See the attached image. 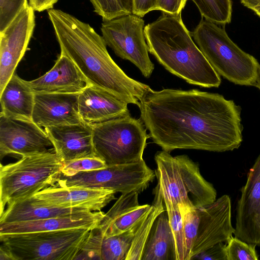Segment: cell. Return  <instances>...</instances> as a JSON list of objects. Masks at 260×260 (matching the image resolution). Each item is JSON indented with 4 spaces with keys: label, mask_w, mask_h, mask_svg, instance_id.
<instances>
[{
    "label": "cell",
    "mask_w": 260,
    "mask_h": 260,
    "mask_svg": "<svg viewBox=\"0 0 260 260\" xmlns=\"http://www.w3.org/2000/svg\"><path fill=\"white\" fill-rule=\"evenodd\" d=\"M138 107L150 137L169 152L232 151L243 141L240 106L218 93L149 87Z\"/></svg>",
    "instance_id": "6da1fadb"
},
{
    "label": "cell",
    "mask_w": 260,
    "mask_h": 260,
    "mask_svg": "<svg viewBox=\"0 0 260 260\" xmlns=\"http://www.w3.org/2000/svg\"><path fill=\"white\" fill-rule=\"evenodd\" d=\"M61 52L76 65L90 85L139 106L150 87L128 76L109 55L102 36L88 23L59 9L47 10Z\"/></svg>",
    "instance_id": "7a4b0ae2"
},
{
    "label": "cell",
    "mask_w": 260,
    "mask_h": 260,
    "mask_svg": "<svg viewBox=\"0 0 260 260\" xmlns=\"http://www.w3.org/2000/svg\"><path fill=\"white\" fill-rule=\"evenodd\" d=\"M149 52L172 74L187 83L206 88L218 87L220 75L193 41L181 13L162 12L144 27Z\"/></svg>",
    "instance_id": "3957f363"
},
{
    "label": "cell",
    "mask_w": 260,
    "mask_h": 260,
    "mask_svg": "<svg viewBox=\"0 0 260 260\" xmlns=\"http://www.w3.org/2000/svg\"><path fill=\"white\" fill-rule=\"evenodd\" d=\"M157 184L155 197L174 205L184 203L199 209L216 200L213 185L201 175L198 165L187 155L172 156L162 150L156 153Z\"/></svg>",
    "instance_id": "277c9868"
},
{
    "label": "cell",
    "mask_w": 260,
    "mask_h": 260,
    "mask_svg": "<svg viewBox=\"0 0 260 260\" xmlns=\"http://www.w3.org/2000/svg\"><path fill=\"white\" fill-rule=\"evenodd\" d=\"M190 34L220 76L235 84L255 86L260 64L254 57L234 43L224 29L202 19Z\"/></svg>",
    "instance_id": "5b68a950"
},
{
    "label": "cell",
    "mask_w": 260,
    "mask_h": 260,
    "mask_svg": "<svg viewBox=\"0 0 260 260\" xmlns=\"http://www.w3.org/2000/svg\"><path fill=\"white\" fill-rule=\"evenodd\" d=\"M63 163L53 148L44 153L24 156L0 167L1 214L7 205L34 196L57 182Z\"/></svg>",
    "instance_id": "8992f818"
},
{
    "label": "cell",
    "mask_w": 260,
    "mask_h": 260,
    "mask_svg": "<svg viewBox=\"0 0 260 260\" xmlns=\"http://www.w3.org/2000/svg\"><path fill=\"white\" fill-rule=\"evenodd\" d=\"M90 229L0 235L12 260H74Z\"/></svg>",
    "instance_id": "52a82bcc"
},
{
    "label": "cell",
    "mask_w": 260,
    "mask_h": 260,
    "mask_svg": "<svg viewBox=\"0 0 260 260\" xmlns=\"http://www.w3.org/2000/svg\"><path fill=\"white\" fill-rule=\"evenodd\" d=\"M91 126L96 156L107 165L143 159L146 140L150 136L141 118L129 114Z\"/></svg>",
    "instance_id": "ba28073f"
},
{
    "label": "cell",
    "mask_w": 260,
    "mask_h": 260,
    "mask_svg": "<svg viewBox=\"0 0 260 260\" xmlns=\"http://www.w3.org/2000/svg\"><path fill=\"white\" fill-rule=\"evenodd\" d=\"M155 176L154 171L143 159L131 163L108 165L104 169L80 172L71 176L61 174L56 183L67 187L109 189L121 194L134 191L140 193L149 186Z\"/></svg>",
    "instance_id": "9c48e42d"
},
{
    "label": "cell",
    "mask_w": 260,
    "mask_h": 260,
    "mask_svg": "<svg viewBox=\"0 0 260 260\" xmlns=\"http://www.w3.org/2000/svg\"><path fill=\"white\" fill-rule=\"evenodd\" d=\"M144 21L133 13L103 21L101 30L107 46L118 57L134 64L146 78L154 68L150 59Z\"/></svg>",
    "instance_id": "30bf717a"
},
{
    "label": "cell",
    "mask_w": 260,
    "mask_h": 260,
    "mask_svg": "<svg viewBox=\"0 0 260 260\" xmlns=\"http://www.w3.org/2000/svg\"><path fill=\"white\" fill-rule=\"evenodd\" d=\"M54 148L49 137L32 120L0 114V157L22 156L47 152Z\"/></svg>",
    "instance_id": "8fae6325"
},
{
    "label": "cell",
    "mask_w": 260,
    "mask_h": 260,
    "mask_svg": "<svg viewBox=\"0 0 260 260\" xmlns=\"http://www.w3.org/2000/svg\"><path fill=\"white\" fill-rule=\"evenodd\" d=\"M35 11L29 3L0 32V92L24 56L35 27Z\"/></svg>",
    "instance_id": "7c38bea8"
},
{
    "label": "cell",
    "mask_w": 260,
    "mask_h": 260,
    "mask_svg": "<svg viewBox=\"0 0 260 260\" xmlns=\"http://www.w3.org/2000/svg\"><path fill=\"white\" fill-rule=\"evenodd\" d=\"M241 191L234 234L247 243L260 246V154Z\"/></svg>",
    "instance_id": "4fadbf2b"
},
{
    "label": "cell",
    "mask_w": 260,
    "mask_h": 260,
    "mask_svg": "<svg viewBox=\"0 0 260 260\" xmlns=\"http://www.w3.org/2000/svg\"><path fill=\"white\" fill-rule=\"evenodd\" d=\"M231 201L224 194L213 203L199 208V224L191 254H196L232 237L235 229L232 224Z\"/></svg>",
    "instance_id": "5bb4252c"
},
{
    "label": "cell",
    "mask_w": 260,
    "mask_h": 260,
    "mask_svg": "<svg viewBox=\"0 0 260 260\" xmlns=\"http://www.w3.org/2000/svg\"><path fill=\"white\" fill-rule=\"evenodd\" d=\"M115 193L109 189L77 186L67 187L55 183L33 196L50 206L84 208L91 211H100L116 199Z\"/></svg>",
    "instance_id": "9a60e30c"
},
{
    "label": "cell",
    "mask_w": 260,
    "mask_h": 260,
    "mask_svg": "<svg viewBox=\"0 0 260 260\" xmlns=\"http://www.w3.org/2000/svg\"><path fill=\"white\" fill-rule=\"evenodd\" d=\"M79 94L35 93L32 120L44 128L83 122L79 114Z\"/></svg>",
    "instance_id": "2e32d148"
},
{
    "label": "cell",
    "mask_w": 260,
    "mask_h": 260,
    "mask_svg": "<svg viewBox=\"0 0 260 260\" xmlns=\"http://www.w3.org/2000/svg\"><path fill=\"white\" fill-rule=\"evenodd\" d=\"M45 131L63 163L97 156L93 142L92 127L88 124L82 122L52 126L45 127Z\"/></svg>",
    "instance_id": "e0dca14e"
},
{
    "label": "cell",
    "mask_w": 260,
    "mask_h": 260,
    "mask_svg": "<svg viewBox=\"0 0 260 260\" xmlns=\"http://www.w3.org/2000/svg\"><path fill=\"white\" fill-rule=\"evenodd\" d=\"M25 82L34 93H79L90 85L75 63L62 52L48 72Z\"/></svg>",
    "instance_id": "ac0fdd59"
},
{
    "label": "cell",
    "mask_w": 260,
    "mask_h": 260,
    "mask_svg": "<svg viewBox=\"0 0 260 260\" xmlns=\"http://www.w3.org/2000/svg\"><path fill=\"white\" fill-rule=\"evenodd\" d=\"M128 103L112 93L89 85L79 94V114L83 122L93 125L129 115Z\"/></svg>",
    "instance_id": "d6986e66"
},
{
    "label": "cell",
    "mask_w": 260,
    "mask_h": 260,
    "mask_svg": "<svg viewBox=\"0 0 260 260\" xmlns=\"http://www.w3.org/2000/svg\"><path fill=\"white\" fill-rule=\"evenodd\" d=\"M140 193L134 191L122 193L112 207L105 214L98 227L103 236L120 234L137 224L151 209V205H140Z\"/></svg>",
    "instance_id": "ffe728a7"
},
{
    "label": "cell",
    "mask_w": 260,
    "mask_h": 260,
    "mask_svg": "<svg viewBox=\"0 0 260 260\" xmlns=\"http://www.w3.org/2000/svg\"><path fill=\"white\" fill-rule=\"evenodd\" d=\"M100 211H89L76 215L17 222L0 223V235L55 231L76 228L92 229L105 216Z\"/></svg>",
    "instance_id": "44dd1931"
},
{
    "label": "cell",
    "mask_w": 260,
    "mask_h": 260,
    "mask_svg": "<svg viewBox=\"0 0 260 260\" xmlns=\"http://www.w3.org/2000/svg\"><path fill=\"white\" fill-rule=\"evenodd\" d=\"M89 211H91L84 208L48 205L32 196L8 204L0 214V223L69 216Z\"/></svg>",
    "instance_id": "7402d4cb"
},
{
    "label": "cell",
    "mask_w": 260,
    "mask_h": 260,
    "mask_svg": "<svg viewBox=\"0 0 260 260\" xmlns=\"http://www.w3.org/2000/svg\"><path fill=\"white\" fill-rule=\"evenodd\" d=\"M34 95L25 80L14 73L0 92V114L32 120Z\"/></svg>",
    "instance_id": "603a6c76"
},
{
    "label": "cell",
    "mask_w": 260,
    "mask_h": 260,
    "mask_svg": "<svg viewBox=\"0 0 260 260\" xmlns=\"http://www.w3.org/2000/svg\"><path fill=\"white\" fill-rule=\"evenodd\" d=\"M142 260H176L174 239L166 210L152 225Z\"/></svg>",
    "instance_id": "cb8c5ba5"
},
{
    "label": "cell",
    "mask_w": 260,
    "mask_h": 260,
    "mask_svg": "<svg viewBox=\"0 0 260 260\" xmlns=\"http://www.w3.org/2000/svg\"><path fill=\"white\" fill-rule=\"evenodd\" d=\"M165 211L163 201L154 197L151 209L138 226L125 260H142L144 249L152 225L158 216Z\"/></svg>",
    "instance_id": "d4e9b609"
},
{
    "label": "cell",
    "mask_w": 260,
    "mask_h": 260,
    "mask_svg": "<svg viewBox=\"0 0 260 260\" xmlns=\"http://www.w3.org/2000/svg\"><path fill=\"white\" fill-rule=\"evenodd\" d=\"M143 218L135 225L120 234L111 237L103 236L101 250V260H125L136 230Z\"/></svg>",
    "instance_id": "484cf974"
},
{
    "label": "cell",
    "mask_w": 260,
    "mask_h": 260,
    "mask_svg": "<svg viewBox=\"0 0 260 260\" xmlns=\"http://www.w3.org/2000/svg\"><path fill=\"white\" fill-rule=\"evenodd\" d=\"M202 16L215 24L229 23L232 18L231 0H191Z\"/></svg>",
    "instance_id": "4316f807"
},
{
    "label": "cell",
    "mask_w": 260,
    "mask_h": 260,
    "mask_svg": "<svg viewBox=\"0 0 260 260\" xmlns=\"http://www.w3.org/2000/svg\"><path fill=\"white\" fill-rule=\"evenodd\" d=\"M182 220L185 240V260H190L198 233L200 216L198 209L189 205L178 204Z\"/></svg>",
    "instance_id": "83f0119b"
},
{
    "label": "cell",
    "mask_w": 260,
    "mask_h": 260,
    "mask_svg": "<svg viewBox=\"0 0 260 260\" xmlns=\"http://www.w3.org/2000/svg\"><path fill=\"white\" fill-rule=\"evenodd\" d=\"M103 21L133 13V0H89Z\"/></svg>",
    "instance_id": "f1b7e54d"
},
{
    "label": "cell",
    "mask_w": 260,
    "mask_h": 260,
    "mask_svg": "<svg viewBox=\"0 0 260 260\" xmlns=\"http://www.w3.org/2000/svg\"><path fill=\"white\" fill-rule=\"evenodd\" d=\"M174 239L176 260H185V240L181 214L178 205L164 204Z\"/></svg>",
    "instance_id": "f546056e"
},
{
    "label": "cell",
    "mask_w": 260,
    "mask_h": 260,
    "mask_svg": "<svg viewBox=\"0 0 260 260\" xmlns=\"http://www.w3.org/2000/svg\"><path fill=\"white\" fill-rule=\"evenodd\" d=\"M103 238V235L98 226L90 230L74 260H101V250Z\"/></svg>",
    "instance_id": "4dcf8cb0"
},
{
    "label": "cell",
    "mask_w": 260,
    "mask_h": 260,
    "mask_svg": "<svg viewBox=\"0 0 260 260\" xmlns=\"http://www.w3.org/2000/svg\"><path fill=\"white\" fill-rule=\"evenodd\" d=\"M107 166L105 161L98 156L85 157L64 162L61 174L71 176L80 172L104 169Z\"/></svg>",
    "instance_id": "1f68e13d"
},
{
    "label": "cell",
    "mask_w": 260,
    "mask_h": 260,
    "mask_svg": "<svg viewBox=\"0 0 260 260\" xmlns=\"http://www.w3.org/2000/svg\"><path fill=\"white\" fill-rule=\"evenodd\" d=\"M255 245L247 243L236 237H231L228 241V260H257L258 256Z\"/></svg>",
    "instance_id": "d6a6232c"
},
{
    "label": "cell",
    "mask_w": 260,
    "mask_h": 260,
    "mask_svg": "<svg viewBox=\"0 0 260 260\" xmlns=\"http://www.w3.org/2000/svg\"><path fill=\"white\" fill-rule=\"evenodd\" d=\"M28 4V0H0V32L13 21Z\"/></svg>",
    "instance_id": "836d02e7"
},
{
    "label": "cell",
    "mask_w": 260,
    "mask_h": 260,
    "mask_svg": "<svg viewBox=\"0 0 260 260\" xmlns=\"http://www.w3.org/2000/svg\"><path fill=\"white\" fill-rule=\"evenodd\" d=\"M228 260L226 245L218 243L193 256L191 259Z\"/></svg>",
    "instance_id": "e575fe53"
},
{
    "label": "cell",
    "mask_w": 260,
    "mask_h": 260,
    "mask_svg": "<svg viewBox=\"0 0 260 260\" xmlns=\"http://www.w3.org/2000/svg\"><path fill=\"white\" fill-rule=\"evenodd\" d=\"M187 0H157V10L172 14L181 13Z\"/></svg>",
    "instance_id": "d590c367"
},
{
    "label": "cell",
    "mask_w": 260,
    "mask_h": 260,
    "mask_svg": "<svg viewBox=\"0 0 260 260\" xmlns=\"http://www.w3.org/2000/svg\"><path fill=\"white\" fill-rule=\"evenodd\" d=\"M157 0H133V14L141 17L157 10Z\"/></svg>",
    "instance_id": "8d00e7d4"
},
{
    "label": "cell",
    "mask_w": 260,
    "mask_h": 260,
    "mask_svg": "<svg viewBox=\"0 0 260 260\" xmlns=\"http://www.w3.org/2000/svg\"><path fill=\"white\" fill-rule=\"evenodd\" d=\"M58 0H28L29 5L35 11L42 12L53 8Z\"/></svg>",
    "instance_id": "74e56055"
},
{
    "label": "cell",
    "mask_w": 260,
    "mask_h": 260,
    "mask_svg": "<svg viewBox=\"0 0 260 260\" xmlns=\"http://www.w3.org/2000/svg\"><path fill=\"white\" fill-rule=\"evenodd\" d=\"M241 2L244 6L252 10L260 7V0H241Z\"/></svg>",
    "instance_id": "f35d334b"
},
{
    "label": "cell",
    "mask_w": 260,
    "mask_h": 260,
    "mask_svg": "<svg viewBox=\"0 0 260 260\" xmlns=\"http://www.w3.org/2000/svg\"><path fill=\"white\" fill-rule=\"evenodd\" d=\"M255 87H256L260 90V67L257 72V76Z\"/></svg>",
    "instance_id": "ab89813d"
},
{
    "label": "cell",
    "mask_w": 260,
    "mask_h": 260,
    "mask_svg": "<svg viewBox=\"0 0 260 260\" xmlns=\"http://www.w3.org/2000/svg\"><path fill=\"white\" fill-rule=\"evenodd\" d=\"M253 11L259 17H260V7L255 8Z\"/></svg>",
    "instance_id": "60d3db41"
}]
</instances>
